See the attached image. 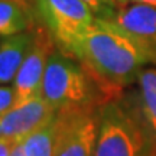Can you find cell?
Returning a JSON list of instances; mask_svg holds the SVG:
<instances>
[{"mask_svg":"<svg viewBox=\"0 0 156 156\" xmlns=\"http://www.w3.org/2000/svg\"><path fill=\"white\" fill-rule=\"evenodd\" d=\"M67 54L81 62L112 98L137 83L139 74L149 64L127 35L103 19H95Z\"/></svg>","mask_w":156,"mask_h":156,"instance_id":"cell-1","label":"cell"},{"mask_svg":"<svg viewBox=\"0 0 156 156\" xmlns=\"http://www.w3.org/2000/svg\"><path fill=\"white\" fill-rule=\"evenodd\" d=\"M95 156H156V136L140 110L137 93H124L97 108Z\"/></svg>","mask_w":156,"mask_h":156,"instance_id":"cell-2","label":"cell"},{"mask_svg":"<svg viewBox=\"0 0 156 156\" xmlns=\"http://www.w3.org/2000/svg\"><path fill=\"white\" fill-rule=\"evenodd\" d=\"M42 97L56 112L98 107L112 98L81 62L58 48L48 59Z\"/></svg>","mask_w":156,"mask_h":156,"instance_id":"cell-3","label":"cell"},{"mask_svg":"<svg viewBox=\"0 0 156 156\" xmlns=\"http://www.w3.org/2000/svg\"><path fill=\"white\" fill-rule=\"evenodd\" d=\"M36 10L58 49L67 54L71 45L93 26L97 17L81 0H35Z\"/></svg>","mask_w":156,"mask_h":156,"instance_id":"cell-4","label":"cell"},{"mask_svg":"<svg viewBox=\"0 0 156 156\" xmlns=\"http://www.w3.org/2000/svg\"><path fill=\"white\" fill-rule=\"evenodd\" d=\"M98 107L56 113L54 156H95Z\"/></svg>","mask_w":156,"mask_h":156,"instance_id":"cell-5","label":"cell"},{"mask_svg":"<svg viewBox=\"0 0 156 156\" xmlns=\"http://www.w3.org/2000/svg\"><path fill=\"white\" fill-rule=\"evenodd\" d=\"M54 48V38L51 36L48 29H34L32 45L12 84L16 93L15 106L42 97L45 71Z\"/></svg>","mask_w":156,"mask_h":156,"instance_id":"cell-6","label":"cell"},{"mask_svg":"<svg viewBox=\"0 0 156 156\" xmlns=\"http://www.w3.org/2000/svg\"><path fill=\"white\" fill-rule=\"evenodd\" d=\"M108 22L137 45L149 64L156 65V6L126 5L119 7Z\"/></svg>","mask_w":156,"mask_h":156,"instance_id":"cell-7","label":"cell"},{"mask_svg":"<svg viewBox=\"0 0 156 156\" xmlns=\"http://www.w3.org/2000/svg\"><path fill=\"white\" fill-rule=\"evenodd\" d=\"M56 110L44 97L17 104L0 116V137L23 140L56 116Z\"/></svg>","mask_w":156,"mask_h":156,"instance_id":"cell-8","label":"cell"},{"mask_svg":"<svg viewBox=\"0 0 156 156\" xmlns=\"http://www.w3.org/2000/svg\"><path fill=\"white\" fill-rule=\"evenodd\" d=\"M34 41V29L6 38L0 44V85L13 83Z\"/></svg>","mask_w":156,"mask_h":156,"instance_id":"cell-9","label":"cell"},{"mask_svg":"<svg viewBox=\"0 0 156 156\" xmlns=\"http://www.w3.org/2000/svg\"><path fill=\"white\" fill-rule=\"evenodd\" d=\"M34 10L28 0H0V36H13L34 29Z\"/></svg>","mask_w":156,"mask_h":156,"instance_id":"cell-10","label":"cell"},{"mask_svg":"<svg viewBox=\"0 0 156 156\" xmlns=\"http://www.w3.org/2000/svg\"><path fill=\"white\" fill-rule=\"evenodd\" d=\"M137 100L146 123L156 136V68H143L137 78Z\"/></svg>","mask_w":156,"mask_h":156,"instance_id":"cell-11","label":"cell"},{"mask_svg":"<svg viewBox=\"0 0 156 156\" xmlns=\"http://www.w3.org/2000/svg\"><path fill=\"white\" fill-rule=\"evenodd\" d=\"M56 116L25 139L26 156H54Z\"/></svg>","mask_w":156,"mask_h":156,"instance_id":"cell-12","label":"cell"},{"mask_svg":"<svg viewBox=\"0 0 156 156\" xmlns=\"http://www.w3.org/2000/svg\"><path fill=\"white\" fill-rule=\"evenodd\" d=\"M81 2L88 6L97 19H103V20H108L117 10L107 0H81Z\"/></svg>","mask_w":156,"mask_h":156,"instance_id":"cell-13","label":"cell"},{"mask_svg":"<svg viewBox=\"0 0 156 156\" xmlns=\"http://www.w3.org/2000/svg\"><path fill=\"white\" fill-rule=\"evenodd\" d=\"M16 104V93L13 85H0V116L13 108Z\"/></svg>","mask_w":156,"mask_h":156,"instance_id":"cell-14","label":"cell"},{"mask_svg":"<svg viewBox=\"0 0 156 156\" xmlns=\"http://www.w3.org/2000/svg\"><path fill=\"white\" fill-rule=\"evenodd\" d=\"M20 140L9 139V137H0V156H12V152Z\"/></svg>","mask_w":156,"mask_h":156,"instance_id":"cell-15","label":"cell"},{"mask_svg":"<svg viewBox=\"0 0 156 156\" xmlns=\"http://www.w3.org/2000/svg\"><path fill=\"white\" fill-rule=\"evenodd\" d=\"M12 156H26L25 155V139L17 142V145L15 146V149L12 152Z\"/></svg>","mask_w":156,"mask_h":156,"instance_id":"cell-16","label":"cell"},{"mask_svg":"<svg viewBox=\"0 0 156 156\" xmlns=\"http://www.w3.org/2000/svg\"><path fill=\"white\" fill-rule=\"evenodd\" d=\"M126 5H132V3H140V5H152L156 6V0H124Z\"/></svg>","mask_w":156,"mask_h":156,"instance_id":"cell-17","label":"cell"},{"mask_svg":"<svg viewBox=\"0 0 156 156\" xmlns=\"http://www.w3.org/2000/svg\"><path fill=\"white\" fill-rule=\"evenodd\" d=\"M110 5L114 7V9H119V7H123V6H126L124 3V0H107Z\"/></svg>","mask_w":156,"mask_h":156,"instance_id":"cell-18","label":"cell"}]
</instances>
